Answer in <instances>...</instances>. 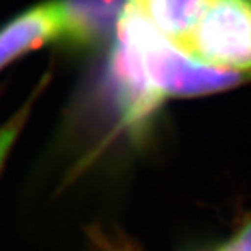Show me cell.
I'll return each mask as SVG.
<instances>
[{
  "label": "cell",
  "mask_w": 251,
  "mask_h": 251,
  "mask_svg": "<svg viewBox=\"0 0 251 251\" xmlns=\"http://www.w3.org/2000/svg\"><path fill=\"white\" fill-rule=\"evenodd\" d=\"M119 37L133 46L144 73L161 98L201 96L243 83V73L221 70L195 60L175 47L128 2L119 18Z\"/></svg>",
  "instance_id": "1"
},
{
  "label": "cell",
  "mask_w": 251,
  "mask_h": 251,
  "mask_svg": "<svg viewBox=\"0 0 251 251\" xmlns=\"http://www.w3.org/2000/svg\"><path fill=\"white\" fill-rule=\"evenodd\" d=\"M175 47L204 65L251 75V0H216Z\"/></svg>",
  "instance_id": "2"
},
{
  "label": "cell",
  "mask_w": 251,
  "mask_h": 251,
  "mask_svg": "<svg viewBox=\"0 0 251 251\" xmlns=\"http://www.w3.org/2000/svg\"><path fill=\"white\" fill-rule=\"evenodd\" d=\"M68 15L63 0L42 2L0 28V72L28 52L55 39H67Z\"/></svg>",
  "instance_id": "3"
},
{
  "label": "cell",
  "mask_w": 251,
  "mask_h": 251,
  "mask_svg": "<svg viewBox=\"0 0 251 251\" xmlns=\"http://www.w3.org/2000/svg\"><path fill=\"white\" fill-rule=\"evenodd\" d=\"M174 46L196 28L216 0H128Z\"/></svg>",
  "instance_id": "4"
},
{
  "label": "cell",
  "mask_w": 251,
  "mask_h": 251,
  "mask_svg": "<svg viewBox=\"0 0 251 251\" xmlns=\"http://www.w3.org/2000/svg\"><path fill=\"white\" fill-rule=\"evenodd\" d=\"M68 15L67 39L86 44L98 36L114 15V0H63Z\"/></svg>",
  "instance_id": "5"
},
{
  "label": "cell",
  "mask_w": 251,
  "mask_h": 251,
  "mask_svg": "<svg viewBox=\"0 0 251 251\" xmlns=\"http://www.w3.org/2000/svg\"><path fill=\"white\" fill-rule=\"evenodd\" d=\"M29 112V104H26L20 112H17L7 124L0 126V172L3 169V164L7 161L8 152L12 151L15 141H17L18 133L25 125V120L28 117Z\"/></svg>",
  "instance_id": "6"
},
{
  "label": "cell",
  "mask_w": 251,
  "mask_h": 251,
  "mask_svg": "<svg viewBox=\"0 0 251 251\" xmlns=\"http://www.w3.org/2000/svg\"><path fill=\"white\" fill-rule=\"evenodd\" d=\"M216 251H251V217L243 221L227 242H224Z\"/></svg>",
  "instance_id": "7"
},
{
  "label": "cell",
  "mask_w": 251,
  "mask_h": 251,
  "mask_svg": "<svg viewBox=\"0 0 251 251\" xmlns=\"http://www.w3.org/2000/svg\"><path fill=\"white\" fill-rule=\"evenodd\" d=\"M91 243H93V251H138L124 238L110 237L102 232H96L91 238Z\"/></svg>",
  "instance_id": "8"
}]
</instances>
